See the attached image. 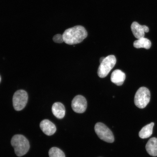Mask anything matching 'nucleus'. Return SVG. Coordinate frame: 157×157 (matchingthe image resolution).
Instances as JSON below:
<instances>
[{
	"mask_svg": "<svg viewBox=\"0 0 157 157\" xmlns=\"http://www.w3.org/2000/svg\"><path fill=\"white\" fill-rule=\"evenodd\" d=\"M95 130L98 136L101 140L109 143H112L114 141L113 132L103 123H98L96 124Z\"/></svg>",
	"mask_w": 157,
	"mask_h": 157,
	"instance_id": "39448f33",
	"label": "nucleus"
},
{
	"mask_svg": "<svg viewBox=\"0 0 157 157\" xmlns=\"http://www.w3.org/2000/svg\"><path fill=\"white\" fill-rule=\"evenodd\" d=\"M11 144L14 148L15 154L18 157L26 154L29 149V141L21 135H16L12 137Z\"/></svg>",
	"mask_w": 157,
	"mask_h": 157,
	"instance_id": "f03ea898",
	"label": "nucleus"
},
{
	"mask_svg": "<svg viewBox=\"0 0 157 157\" xmlns=\"http://www.w3.org/2000/svg\"><path fill=\"white\" fill-rule=\"evenodd\" d=\"M53 114L59 119H62L65 115L66 110L63 104L60 102L55 103L52 108Z\"/></svg>",
	"mask_w": 157,
	"mask_h": 157,
	"instance_id": "9b49d317",
	"label": "nucleus"
},
{
	"mask_svg": "<svg viewBox=\"0 0 157 157\" xmlns=\"http://www.w3.org/2000/svg\"><path fill=\"white\" fill-rule=\"evenodd\" d=\"M1 76H0V82H1Z\"/></svg>",
	"mask_w": 157,
	"mask_h": 157,
	"instance_id": "a211bd4d",
	"label": "nucleus"
},
{
	"mask_svg": "<svg viewBox=\"0 0 157 157\" xmlns=\"http://www.w3.org/2000/svg\"><path fill=\"white\" fill-rule=\"evenodd\" d=\"M50 157H66L64 153L59 148L57 147H52L49 151Z\"/></svg>",
	"mask_w": 157,
	"mask_h": 157,
	"instance_id": "2eb2a0df",
	"label": "nucleus"
},
{
	"mask_svg": "<svg viewBox=\"0 0 157 157\" xmlns=\"http://www.w3.org/2000/svg\"><path fill=\"white\" fill-rule=\"evenodd\" d=\"M64 42L69 45L80 44L87 38V31L82 25H76L66 29L63 34Z\"/></svg>",
	"mask_w": 157,
	"mask_h": 157,
	"instance_id": "f257e3e1",
	"label": "nucleus"
},
{
	"mask_svg": "<svg viewBox=\"0 0 157 157\" xmlns=\"http://www.w3.org/2000/svg\"><path fill=\"white\" fill-rule=\"evenodd\" d=\"M125 79V75L124 72L121 70H115L111 74V82L117 86L122 85Z\"/></svg>",
	"mask_w": 157,
	"mask_h": 157,
	"instance_id": "9d476101",
	"label": "nucleus"
},
{
	"mask_svg": "<svg viewBox=\"0 0 157 157\" xmlns=\"http://www.w3.org/2000/svg\"><path fill=\"white\" fill-rule=\"evenodd\" d=\"M53 40L55 43H58V44H61L64 42L63 35L60 34L55 35L53 38Z\"/></svg>",
	"mask_w": 157,
	"mask_h": 157,
	"instance_id": "dca6fc26",
	"label": "nucleus"
},
{
	"mask_svg": "<svg viewBox=\"0 0 157 157\" xmlns=\"http://www.w3.org/2000/svg\"><path fill=\"white\" fill-rule=\"evenodd\" d=\"M133 46L137 48H144L149 49L151 46V42L148 39L145 38H141L135 41L133 43Z\"/></svg>",
	"mask_w": 157,
	"mask_h": 157,
	"instance_id": "4468645a",
	"label": "nucleus"
},
{
	"mask_svg": "<svg viewBox=\"0 0 157 157\" xmlns=\"http://www.w3.org/2000/svg\"><path fill=\"white\" fill-rule=\"evenodd\" d=\"M28 99V94L25 90H19L16 92L13 99V107L15 110L20 111L24 109Z\"/></svg>",
	"mask_w": 157,
	"mask_h": 157,
	"instance_id": "423d86ee",
	"label": "nucleus"
},
{
	"mask_svg": "<svg viewBox=\"0 0 157 157\" xmlns=\"http://www.w3.org/2000/svg\"><path fill=\"white\" fill-rule=\"evenodd\" d=\"M148 154L152 156H157V139L153 137L149 140L146 147Z\"/></svg>",
	"mask_w": 157,
	"mask_h": 157,
	"instance_id": "f8f14e48",
	"label": "nucleus"
},
{
	"mask_svg": "<svg viewBox=\"0 0 157 157\" xmlns=\"http://www.w3.org/2000/svg\"><path fill=\"white\" fill-rule=\"evenodd\" d=\"M116 62V58L113 55H110L105 58L98 68V76L101 78L105 77L114 67Z\"/></svg>",
	"mask_w": 157,
	"mask_h": 157,
	"instance_id": "20e7f679",
	"label": "nucleus"
},
{
	"mask_svg": "<svg viewBox=\"0 0 157 157\" xmlns=\"http://www.w3.org/2000/svg\"><path fill=\"white\" fill-rule=\"evenodd\" d=\"M87 101L83 96L78 95L75 96L72 100L71 106L72 109L75 113H83L87 108Z\"/></svg>",
	"mask_w": 157,
	"mask_h": 157,
	"instance_id": "0eeeda50",
	"label": "nucleus"
},
{
	"mask_svg": "<svg viewBox=\"0 0 157 157\" xmlns=\"http://www.w3.org/2000/svg\"><path fill=\"white\" fill-rule=\"evenodd\" d=\"M150 91L148 88L141 87L136 92L134 98V103L137 107L142 109L146 107L150 102Z\"/></svg>",
	"mask_w": 157,
	"mask_h": 157,
	"instance_id": "7ed1b4c3",
	"label": "nucleus"
},
{
	"mask_svg": "<svg viewBox=\"0 0 157 157\" xmlns=\"http://www.w3.org/2000/svg\"><path fill=\"white\" fill-rule=\"evenodd\" d=\"M40 127L43 132L48 136L54 134L56 130V125L48 119H45L41 121Z\"/></svg>",
	"mask_w": 157,
	"mask_h": 157,
	"instance_id": "1a4fd4ad",
	"label": "nucleus"
},
{
	"mask_svg": "<svg viewBox=\"0 0 157 157\" xmlns=\"http://www.w3.org/2000/svg\"><path fill=\"white\" fill-rule=\"evenodd\" d=\"M154 125V123H151L143 127L139 132V137L142 139H146L150 137L152 134Z\"/></svg>",
	"mask_w": 157,
	"mask_h": 157,
	"instance_id": "ddd939ff",
	"label": "nucleus"
},
{
	"mask_svg": "<svg viewBox=\"0 0 157 157\" xmlns=\"http://www.w3.org/2000/svg\"><path fill=\"white\" fill-rule=\"evenodd\" d=\"M131 29L135 38L139 39L144 38L145 33L149 32L148 27L146 25H141L136 21L133 22L131 25Z\"/></svg>",
	"mask_w": 157,
	"mask_h": 157,
	"instance_id": "6e6552de",
	"label": "nucleus"
},
{
	"mask_svg": "<svg viewBox=\"0 0 157 157\" xmlns=\"http://www.w3.org/2000/svg\"><path fill=\"white\" fill-rule=\"evenodd\" d=\"M105 57H101V58L99 60V62L100 64L103 61V60H104V59H105Z\"/></svg>",
	"mask_w": 157,
	"mask_h": 157,
	"instance_id": "f3484780",
	"label": "nucleus"
}]
</instances>
